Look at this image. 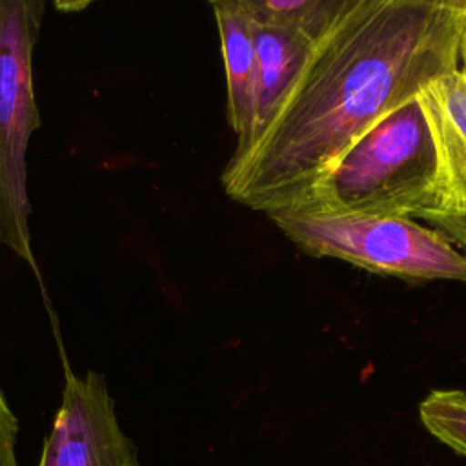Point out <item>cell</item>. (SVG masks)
<instances>
[{"label": "cell", "mask_w": 466, "mask_h": 466, "mask_svg": "<svg viewBox=\"0 0 466 466\" xmlns=\"http://www.w3.org/2000/svg\"><path fill=\"white\" fill-rule=\"evenodd\" d=\"M461 0H351L255 146L222 171L257 211L293 204L368 127L459 67Z\"/></svg>", "instance_id": "6da1fadb"}, {"label": "cell", "mask_w": 466, "mask_h": 466, "mask_svg": "<svg viewBox=\"0 0 466 466\" xmlns=\"http://www.w3.org/2000/svg\"><path fill=\"white\" fill-rule=\"evenodd\" d=\"M435 206L437 155L417 93L355 138L293 204L282 209L308 215L417 218L435 211Z\"/></svg>", "instance_id": "7a4b0ae2"}, {"label": "cell", "mask_w": 466, "mask_h": 466, "mask_svg": "<svg viewBox=\"0 0 466 466\" xmlns=\"http://www.w3.org/2000/svg\"><path fill=\"white\" fill-rule=\"evenodd\" d=\"M302 251L339 258L368 271L404 280L466 284V253L435 228L411 217L266 213Z\"/></svg>", "instance_id": "3957f363"}, {"label": "cell", "mask_w": 466, "mask_h": 466, "mask_svg": "<svg viewBox=\"0 0 466 466\" xmlns=\"http://www.w3.org/2000/svg\"><path fill=\"white\" fill-rule=\"evenodd\" d=\"M44 11L46 4L40 0H0V246L35 271L27 147L42 122L33 84V53Z\"/></svg>", "instance_id": "277c9868"}, {"label": "cell", "mask_w": 466, "mask_h": 466, "mask_svg": "<svg viewBox=\"0 0 466 466\" xmlns=\"http://www.w3.org/2000/svg\"><path fill=\"white\" fill-rule=\"evenodd\" d=\"M62 400L38 466H140L135 442L120 428L106 377L76 375L64 362Z\"/></svg>", "instance_id": "5b68a950"}, {"label": "cell", "mask_w": 466, "mask_h": 466, "mask_svg": "<svg viewBox=\"0 0 466 466\" xmlns=\"http://www.w3.org/2000/svg\"><path fill=\"white\" fill-rule=\"evenodd\" d=\"M437 155V206L430 213H466V75L448 71L419 91Z\"/></svg>", "instance_id": "8992f818"}, {"label": "cell", "mask_w": 466, "mask_h": 466, "mask_svg": "<svg viewBox=\"0 0 466 466\" xmlns=\"http://www.w3.org/2000/svg\"><path fill=\"white\" fill-rule=\"evenodd\" d=\"M220 36L226 71V116L237 135V147L229 162L240 160L255 142V118L258 96L257 53L251 24L242 0H218L211 4Z\"/></svg>", "instance_id": "52a82bcc"}, {"label": "cell", "mask_w": 466, "mask_h": 466, "mask_svg": "<svg viewBox=\"0 0 466 466\" xmlns=\"http://www.w3.org/2000/svg\"><path fill=\"white\" fill-rule=\"evenodd\" d=\"M248 20L251 24L258 71V96L255 118L257 142L277 116L280 106L293 89L317 44L295 29L251 20L249 16Z\"/></svg>", "instance_id": "ba28073f"}, {"label": "cell", "mask_w": 466, "mask_h": 466, "mask_svg": "<svg viewBox=\"0 0 466 466\" xmlns=\"http://www.w3.org/2000/svg\"><path fill=\"white\" fill-rule=\"evenodd\" d=\"M351 0H242L251 20L284 25L319 44L340 20Z\"/></svg>", "instance_id": "9c48e42d"}, {"label": "cell", "mask_w": 466, "mask_h": 466, "mask_svg": "<svg viewBox=\"0 0 466 466\" xmlns=\"http://www.w3.org/2000/svg\"><path fill=\"white\" fill-rule=\"evenodd\" d=\"M419 417L437 441L466 457L464 390H431L419 404Z\"/></svg>", "instance_id": "30bf717a"}, {"label": "cell", "mask_w": 466, "mask_h": 466, "mask_svg": "<svg viewBox=\"0 0 466 466\" xmlns=\"http://www.w3.org/2000/svg\"><path fill=\"white\" fill-rule=\"evenodd\" d=\"M18 419L0 390V466H18L16 462Z\"/></svg>", "instance_id": "8fae6325"}, {"label": "cell", "mask_w": 466, "mask_h": 466, "mask_svg": "<svg viewBox=\"0 0 466 466\" xmlns=\"http://www.w3.org/2000/svg\"><path fill=\"white\" fill-rule=\"evenodd\" d=\"M417 218L431 224L466 253V213H422Z\"/></svg>", "instance_id": "7c38bea8"}, {"label": "cell", "mask_w": 466, "mask_h": 466, "mask_svg": "<svg viewBox=\"0 0 466 466\" xmlns=\"http://www.w3.org/2000/svg\"><path fill=\"white\" fill-rule=\"evenodd\" d=\"M459 67L466 75V0H461L459 13Z\"/></svg>", "instance_id": "4fadbf2b"}]
</instances>
